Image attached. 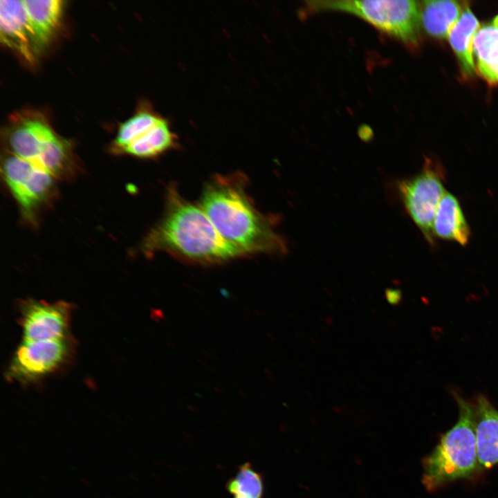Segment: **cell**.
<instances>
[{
	"label": "cell",
	"mask_w": 498,
	"mask_h": 498,
	"mask_svg": "<svg viewBox=\"0 0 498 498\" xmlns=\"http://www.w3.org/2000/svg\"><path fill=\"white\" fill-rule=\"evenodd\" d=\"M199 206L219 234L244 255L286 252L284 239L255 208L242 176H216L205 185Z\"/></svg>",
	"instance_id": "obj_1"
},
{
	"label": "cell",
	"mask_w": 498,
	"mask_h": 498,
	"mask_svg": "<svg viewBox=\"0 0 498 498\" xmlns=\"http://www.w3.org/2000/svg\"><path fill=\"white\" fill-rule=\"evenodd\" d=\"M144 249L148 253L165 251L201 265L245 256L219 234L199 205L183 199L173 187L167 192L164 215L145 239Z\"/></svg>",
	"instance_id": "obj_2"
},
{
	"label": "cell",
	"mask_w": 498,
	"mask_h": 498,
	"mask_svg": "<svg viewBox=\"0 0 498 498\" xmlns=\"http://www.w3.org/2000/svg\"><path fill=\"white\" fill-rule=\"evenodd\" d=\"M459 407L456 423L444 433L434 450L423 459L422 483L434 492L479 470L474 405L454 394Z\"/></svg>",
	"instance_id": "obj_3"
},
{
	"label": "cell",
	"mask_w": 498,
	"mask_h": 498,
	"mask_svg": "<svg viewBox=\"0 0 498 498\" xmlns=\"http://www.w3.org/2000/svg\"><path fill=\"white\" fill-rule=\"evenodd\" d=\"M305 12L354 15L378 30L416 48L421 41V3L412 0H324L305 3Z\"/></svg>",
	"instance_id": "obj_4"
},
{
	"label": "cell",
	"mask_w": 498,
	"mask_h": 498,
	"mask_svg": "<svg viewBox=\"0 0 498 498\" xmlns=\"http://www.w3.org/2000/svg\"><path fill=\"white\" fill-rule=\"evenodd\" d=\"M443 178L441 166L427 159L421 172L398 183L407 212L430 244L434 243L432 225L436 211L445 192Z\"/></svg>",
	"instance_id": "obj_5"
},
{
	"label": "cell",
	"mask_w": 498,
	"mask_h": 498,
	"mask_svg": "<svg viewBox=\"0 0 498 498\" xmlns=\"http://www.w3.org/2000/svg\"><path fill=\"white\" fill-rule=\"evenodd\" d=\"M6 184L23 215L33 221L36 212L55 194V178L35 164L8 153L2 159Z\"/></svg>",
	"instance_id": "obj_6"
},
{
	"label": "cell",
	"mask_w": 498,
	"mask_h": 498,
	"mask_svg": "<svg viewBox=\"0 0 498 498\" xmlns=\"http://www.w3.org/2000/svg\"><path fill=\"white\" fill-rule=\"evenodd\" d=\"M61 136L41 116H20L6 135L7 152L42 167L56 149Z\"/></svg>",
	"instance_id": "obj_7"
},
{
	"label": "cell",
	"mask_w": 498,
	"mask_h": 498,
	"mask_svg": "<svg viewBox=\"0 0 498 498\" xmlns=\"http://www.w3.org/2000/svg\"><path fill=\"white\" fill-rule=\"evenodd\" d=\"M70 346L66 338L26 341L18 347L8 370V376L20 380L42 377L57 369L66 359Z\"/></svg>",
	"instance_id": "obj_8"
},
{
	"label": "cell",
	"mask_w": 498,
	"mask_h": 498,
	"mask_svg": "<svg viewBox=\"0 0 498 498\" xmlns=\"http://www.w3.org/2000/svg\"><path fill=\"white\" fill-rule=\"evenodd\" d=\"M23 340L39 341L66 338L70 309L64 302L30 301L21 309Z\"/></svg>",
	"instance_id": "obj_9"
},
{
	"label": "cell",
	"mask_w": 498,
	"mask_h": 498,
	"mask_svg": "<svg viewBox=\"0 0 498 498\" xmlns=\"http://www.w3.org/2000/svg\"><path fill=\"white\" fill-rule=\"evenodd\" d=\"M1 42L28 63L42 51L28 20L24 1H0Z\"/></svg>",
	"instance_id": "obj_10"
},
{
	"label": "cell",
	"mask_w": 498,
	"mask_h": 498,
	"mask_svg": "<svg viewBox=\"0 0 498 498\" xmlns=\"http://www.w3.org/2000/svg\"><path fill=\"white\" fill-rule=\"evenodd\" d=\"M473 405L479 469H490L498 463V410L483 395Z\"/></svg>",
	"instance_id": "obj_11"
},
{
	"label": "cell",
	"mask_w": 498,
	"mask_h": 498,
	"mask_svg": "<svg viewBox=\"0 0 498 498\" xmlns=\"http://www.w3.org/2000/svg\"><path fill=\"white\" fill-rule=\"evenodd\" d=\"M480 27L479 20L468 5L448 37L464 79H471L477 73L473 44Z\"/></svg>",
	"instance_id": "obj_12"
},
{
	"label": "cell",
	"mask_w": 498,
	"mask_h": 498,
	"mask_svg": "<svg viewBox=\"0 0 498 498\" xmlns=\"http://www.w3.org/2000/svg\"><path fill=\"white\" fill-rule=\"evenodd\" d=\"M421 3V24L432 38L445 39L459 19L465 8V1L430 0Z\"/></svg>",
	"instance_id": "obj_13"
},
{
	"label": "cell",
	"mask_w": 498,
	"mask_h": 498,
	"mask_svg": "<svg viewBox=\"0 0 498 498\" xmlns=\"http://www.w3.org/2000/svg\"><path fill=\"white\" fill-rule=\"evenodd\" d=\"M432 231L434 237L454 241L460 245L468 243L470 230L457 199L445 191L434 216Z\"/></svg>",
	"instance_id": "obj_14"
},
{
	"label": "cell",
	"mask_w": 498,
	"mask_h": 498,
	"mask_svg": "<svg viewBox=\"0 0 498 498\" xmlns=\"http://www.w3.org/2000/svg\"><path fill=\"white\" fill-rule=\"evenodd\" d=\"M477 72L490 85H498V15L480 27L473 44Z\"/></svg>",
	"instance_id": "obj_15"
},
{
	"label": "cell",
	"mask_w": 498,
	"mask_h": 498,
	"mask_svg": "<svg viewBox=\"0 0 498 498\" xmlns=\"http://www.w3.org/2000/svg\"><path fill=\"white\" fill-rule=\"evenodd\" d=\"M178 137L169 122L162 118L155 125L122 149L126 154L138 158L158 156L176 147Z\"/></svg>",
	"instance_id": "obj_16"
},
{
	"label": "cell",
	"mask_w": 498,
	"mask_h": 498,
	"mask_svg": "<svg viewBox=\"0 0 498 498\" xmlns=\"http://www.w3.org/2000/svg\"><path fill=\"white\" fill-rule=\"evenodd\" d=\"M29 22L43 50L60 21L64 1L60 0H23Z\"/></svg>",
	"instance_id": "obj_17"
},
{
	"label": "cell",
	"mask_w": 498,
	"mask_h": 498,
	"mask_svg": "<svg viewBox=\"0 0 498 498\" xmlns=\"http://www.w3.org/2000/svg\"><path fill=\"white\" fill-rule=\"evenodd\" d=\"M162 118L149 104H142L131 117L119 126L112 144V150L120 154L123 148L148 131Z\"/></svg>",
	"instance_id": "obj_18"
},
{
	"label": "cell",
	"mask_w": 498,
	"mask_h": 498,
	"mask_svg": "<svg viewBox=\"0 0 498 498\" xmlns=\"http://www.w3.org/2000/svg\"><path fill=\"white\" fill-rule=\"evenodd\" d=\"M232 498H263L264 480L261 474L249 462L240 465L227 483Z\"/></svg>",
	"instance_id": "obj_19"
},
{
	"label": "cell",
	"mask_w": 498,
	"mask_h": 498,
	"mask_svg": "<svg viewBox=\"0 0 498 498\" xmlns=\"http://www.w3.org/2000/svg\"><path fill=\"white\" fill-rule=\"evenodd\" d=\"M386 297L389 302L396 304L401 298V293L398 290L388 289L386 292Z\"/></svg>",
	"instance_id": "obj_20"
}]
</instances>
